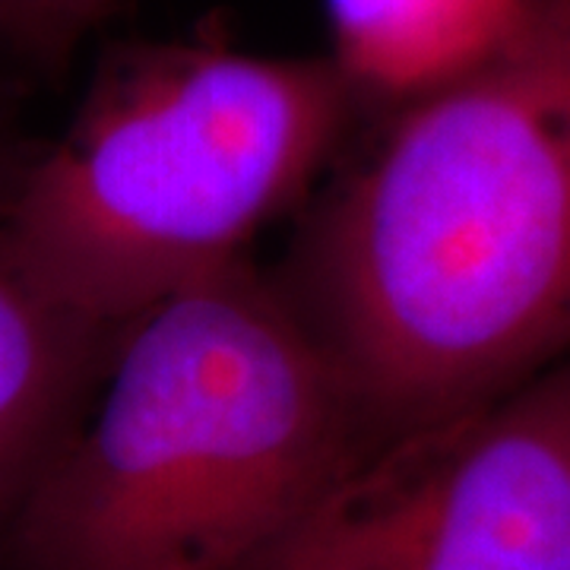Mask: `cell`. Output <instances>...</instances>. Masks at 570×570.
<instances>
[{
	"mask_svg": "<svg viewBox=\"0 0 570 570\" xmlns=\"http://www.w3.org/2000/svg\"><path fill=\"white\" fill-rule=\"evenodd\" d=\"M374 448L570 358V0L396 105L314 209L283 279Z\"/></svg>",
	"mask_w": 570,
	"mask_h": 570,
	"instance_id": "obj_1",
	"label": "cell"
},
{
	"mask_svg": "<svg viewBox=\"0 0 570 570\" xmlns=\"http://www.w3.org/2000/svg\"><path fill=\"white\" fill-rule=\"evenodd\" d=\"M367 450L358 396L245 261L118 330L102 396L13 520L22 570H238Z\"/></svg>",
	"mask_w": 570,
	"mask_h": 570,
	"instance_id": "obj_2",
	"label": "cell"
},
{
	"mask_svg": "<svg viewBox=\"0 0 570 570\" xmlns=\"http://www.w3.org/2000/svg\"><path fill=\"white\" fill-rule=\"evenodd\" d=\"M355 105L330 55H261L206 32L121 48L3 204L10 242L63 305L124 326L245 261L305 197Z\"/></svg>",
	"mask_w": 570,
	"mask_h": 570,
	"instance_id": "obj_3",
	"label": "cell"
},
{
	"mask_svg": "<svg viewBox=\"0 0 570 570\" xmlns=\"http://www.w3.org/2000/svg\"><path fill=\"white\" fill-rule=\"evenodd\" d=\"M238 570H570V358L367 450Z\"/></svg>",
	"mask_w": 570,
	"mask_h": 570,
	"instance_id": "obj_4",
	"label": "cell"
},
{
	"mask_svg": "<svg viewBox=\"0 0 570 570\" xmlns=\"http://www.w3.org/2000/svg\"><path fill=\"white\" fill-rule=\"evenodd\" d=\"M118 330L39 285L10 242L0 206V523L17 520L77 431V409Z\"/></svg>",
	"mask_w": 570,
	"mask_h": 570,
	"instance_id": "obj_5",
	"label": "cell"
},
{
	"mask_svg": "<svg viewBox=\"0 0 570 570\" xmlns=\"http://www.w3.org/2000/svg\"><path fill=\"white\" fill-rule=\"evenodd\" d=\"M527 10L530 0H326L330 58L358 99L396 108L489 61Z\"/></svg>",
	"mask_w": 570,
	"mask_h": 570,
	"instance_id": "obj_6",
	"label": "cell"
},
{
	"mask_svg": "<svg viewBox=\"0 0 570 570\" xmlns=\"http://www.w3.org/2000/svg\"><path fill=\"white\" fill-rule=\"evenodd\" d=\"M121 0H0V41L26 58L63 61Z\"/></svg>",
	"mask_w": 570,
	"mask_h": 570,
	"instance_id": "obj_7",
	"label": "cell"
}]
</instances>
